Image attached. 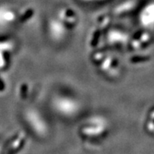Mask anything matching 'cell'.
Instances as JSON below:
<instances>
[{
  "mask_svg": "<svg viewBox=\"0 0 154 154\" xmlns=\"http://www.w3.org/2000/svg\"><path fill=\"white\" fill-rule=\"evenodd\" d=\"M69 29L57 17L51 18L47 24V31L51 39L55 42H61L67 36Z\"/></svg>",
  "mask_w": 154,
  "mask_h": 154,
  "instance_id": "5",
  "label": "cell"
},
{
  "mask_svg": "<svg viewBox=\"0 0 154 154\" xmlns=\"http://www.w3.org/2000/svg\"><path fill=\"white\" fill-rule=\"evenodd\" d=\"M56 17L61 22L64 23L69 29L75 27L78 22L76 14L72 9L67 8V7L60 9L57 11V14Z\"/></svg>",
  "mask_w": 154,
  "mask_h": 154,
  "instance_id": "6",
  "label": "cell"
},
{
  "mask_svg": "<svg viewBox=\"0 0 154 154\" xmlns=\"http://www.w3.org/2000/svg\"><path fill=\"white\" fill-rule=\"evenodd\" d=\"M139 20L144 26H149L154 22V3L147 5L140 13Z\"/></svg>",
  "mask_w": 154,
  "mask_h": 154,
  "instance_id": "8",
  "label": "cell"
},
{
  "mask_svg": "<svg viewBox=\"0 0 154 154\" xmlns=\"http://www.w3.org/2000/svg\"><path fill=\"white\" fill-rule=\"evenodd\" d=\"M24 117L27 124L34 131L35 134L40 137H44L49 131V126L47 120L40 112L35 108H28L24 113Z\"/></svg>",
  "mask_w": 154,
  "mask_h": 154,
  "instance_id": "3",
  "label": "cell"
},
{
  "mask_svg": "<svg viewBox=\"0 0 154 154\" xmlns=\"http://www.w3.org/2000/svg\"><path fill=\"white\" fill-rule=\"evenodd\" d=\"M24 134H20L19 135V137L17 138V140H15L14 143H13V148L16 149H18L21 145L23 144V142H24Z\"/></svg>",
  "mask_w": 154,
  "mask_h": 154,
  "instance_id": "10",
  "label": "cell"
},
{
  "mask_svg": "<svg viewBox=\"0 0 154 154\" xmlns=\"http://www.w3.org/2000/svg\"><path fill=\"white\" fill-rule=\"evenodd\" d=\"M16 13L14 10L9 7L0 8V23L1 24H10L14 22L16 19Z\"/></svg>",
  "mask_w": 154,
  "mask_h": 154,
  "instance_id": "9",
  "label": "cell"
},
{
  "mask_svg": "<svg viewBox=\"0 0 154 154\" xmlns=\"http://www.w3.org/2000/svg\"><path fill=\"white\" fill-rule=\"evenodd\" d=\"M93 60L95 63H98L101 71L106 74L116 75L118 72L119 63L112 56H107L104 53H96L94 54Z\"/></svg>",
  "mask_w": 154,
  "mask_h": 154,
  "instance_id": "4",
  "label": "cell"
},
{
  "mask_svg": "<svg viewBox=\"0 0 154 154\" xmlns=\"http://www.w3.org/2000/svg\"><path fill=\"white\" fill-rule=\"evenodd\" d=\"M108 43L112 45H124L128 43V35L119 29H112L106 35Z\"/></svg>",
  "mask_w": 154,
  "mask_h": 154,
  "instance_id": "7",
  "label": "cell"
},
{
  "mask_svg": "<svg viewBox=\"0 0 154 154\" xmlns=\"http://www.w3.org/2000/svg\"><path fill=\"white\" fill-rule=\"evenodd\" d=\"M52 107L57 114L63 117L72 118L78 114L81 109V105L75 97L59 94L52 100Z\"/></svg>",
  "mask_w": 154,
  "mask_h": 154,
  "instance_id": "1",
  "label": "cell"
},
{
  "mask_svg": "<svg viewBox=\"0 0 154 154\" xmlns=\"http://www.w3.org/2000/svg\"><path fill=\"white\" fill-rule=\"evenodd\" d=\"M109 129V122L101 115H94L89 117L82 126L81 134L88 138L101 137Z\"/></svg>",
  "mask_w": 154,
  "mask_h": 154,
  "instance_id": "2",
  "label": "cell"
},
{
  "mask_svg": "<svg viewBox=\"0 0 154 154\" xmlns=\"http://www.w3.org/2000/svg\"><path fill=\"white\" fill-rule=\"evenodd\" d=\"M83 2H102V1H106V0H82Z\"/></svg>",
  "mask_w": 154,
  "mask_h": 154,
  "instance_id": "11",
  "label": "cell"
}]
</instances>
